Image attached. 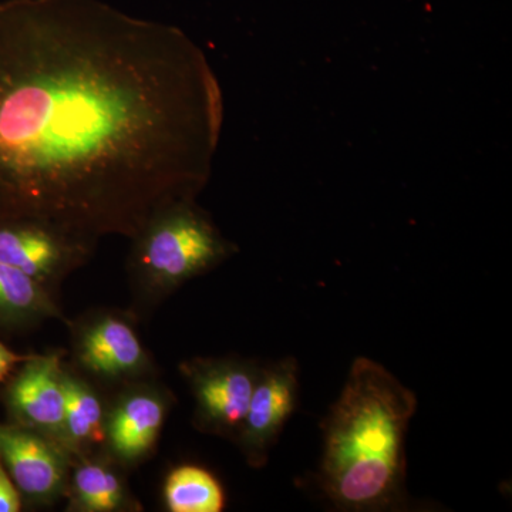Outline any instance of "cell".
I'll return each mask as SVG.
<instances>
[{"label": "cell", "instance_id": "cell-6", "mask_svg": "<svg viewBox=\"0 0 512 512\" xmlns=\"http://www.w3.org/2000/svg\"><path fill=\"white\" fill-rule=\"evenodd\" d=\"M174 402L156 377L116 390L107 400L103 451L124 470L140 466L156 450Z\"/></svg>", "mask_w": 512, "mask_h": 512}, {"label": "cell", "instance_id": "cell-10", "mask_svg": "<svg viewBox=\"0 0 512 512\" xmlns=\"http://www.w3.org/2000/svg\"><path fill=\"white\" fill-rule=\"evenodd\" d=\"M94 245L53 229L0 222V262L55 292L63 279L94 255Z\"/></svg>", "mask_w": 512, "mask_h": 512}, {"label": "cell", "instance_id": "cell-14", "mask_svg": "<svg viewBox=\"0 0 512 512\" xmlns=\"http://www.w3.org/2000/svg\"><path fill=\"white\" fill-rule=\"evenodd\" d=\"M164 504L171 512H221L224 488L210 471L185 464L165 478Z\"/></svg>", "mask_w": 512, "mask_h": 512}, {"label": "cell", "instance_id": "cell-9", "mask_svg": "<svg viewBox=\"0 0 512 512\" xmlns=\"http://www.w3.org/2000/svg\"><path fill=\"white\" fill-rule=\"evenodd\" d=\"M63 352L30 355L6 380L2 392L9 423L60 443L64 421ZM62 444V443H60Z\"/></svg>", "mask_w": 512, "mask_h": 512}, {"label": "cell", "instance_id": "cell-16", "mask_svg": "<svg viewBox=\"0 0 512 512\" xmlns=\"http://www.w3.org/2000/svg\"><path fill=\"white\" fill-rule=\"evenodd\" d=\"M29 357L30 355H19V353L13 352L0 342V384L6 382L19 365H22Z\"/></svg>", "mask_w": 512, "mask_h": 512}, {"label": "cell", "instance_id": "cell-7", "mask_svg": "<svg viewBox=\"0 0 512 512\" xmlns=\"http://www.w3.org/2000/svg\"><path fill=\"white\" fill-rule=\"evenodd\" d=\"M0 461L29 505H52L66 494L72 456L57 441L13 423H0Z\"/></svg>", "mask_w": 512, "mask_h": 512}, {"label": "cell", "instance_id": "cell-13", "mask_svg": "<svg viewBox=\"0 0 512 512\" xmlns=\"http://www.w3.org/2000/svg\"><path fill=\"white\" fill-rule=\"evenodd\" d=\"M50 319L64 320L55 292L0 262V330L25 332Z\"/></svg>", "mask_w": 512, "mask_h": 512}, {"label": "cell", "instance_id": "cell-15", "mask_svg": "<svg viewBox=\"0 0 512 512\" xmlns=\"http://www.w3.org/2000/svg\"><path fill=\"white\" fill-rule=\"evenodd\" d=\"M22 505L18 488L0 461V512H18L22 510Z\"/></svg>", "mask_w": 512, "mask_h": 512}, {"label": "cell", "instance_id": "cell-5", "mask_svg": "<svg viewBox=\"0 0 512 512\" xmlns=\"http://www.w3.org/2000/svg\"><path fill=\"white\" fill-rule=\"evenodd\" d=\"M261 366L242 357H192L180 365L194 397L192 423L210 436L234 441L247 414Z\"/></svg>", "mask_w": 512, "mask_h": 512}, {"label": "cell", "instance_id": "cell-3", "mask_svg": "<svg viewBox=\"0 0 512 512\" xmlns=\"http://www.w3.org/2000/svg\"><path fill=\"white\" fill-rule=\"evenodd\" d=\"M130 241L127 274L138 312L156 308L237 251L195 201L165 208Z\"/></svg>", "mask_w": 512, "mask_h": 512}, {"label": "cell", "instance_id": "cell-4", "mask_svg": "<svg viewBox=\"0 0 512 512\" xmlns=\"http://www.w3.org/2000/svg\"><path fill=\"white\" fill-rule=\"evenodd\" d=\"M73 367L99 389L116 392L154 379L156 366L128 313L99 309L70 323Z\"/></svg>", "mask_w": 512, "mask_h": 512}, {"label": "cell", "instance_id": "cell-1", "mask_svg": "<svg viewBox=\"0 0 512 512\" xmlns=\"http://www.w3.org/2000/svg\"><path fill=\"white\" fill-rule=\"evenodd\" d=\"M217 124L174 26L100 0L0 2V222L134 238L197 197Z\"/></svg>", "mask_w": 512, "mask_h": 512}, {"label": "cell", "instance_id": "cell-11", "mask_svg": "<svg viewBox=\"0 0 512 512\" xmlns=\"http://www.w3.org/2000/svg\"><path fill=\"white\" fill-rule=\"evenodd\" d=\"M124 468L106 453H93L72 457L66 494L67 510L77 512L138 511L140 505L134 500Z\"/></svg>", "mask_w": 512, "mask_h": 512}, {"label": "cell", "instance_id": "cell-2", "mask_svg": "<svg viewBox=\"0 0 512 512\" xmlns=\"http://www.w3.org/2000/svg\"><path fill=\"white\" fill-rule=\"evenodd\" d=\"M416 394L386 367L357 357L323 421L319 483L342 511H392L406 498V434Z\"/></svg>", "mask_w": 512, "mask_h": 512}, {"label": "cell", "instance_id": "cell-12", "mask_svg": "<svg viewBox=\"0 0 512 512\" xmlns=\"http://www.w3.org/2000/svg\"><path fill=\"white\" fill-rule=\"evenodd\" d=\"M63 384L66 403L60 443L72 457L103 450L106 394L66 363Z\"/></svg>", "mask_w": 512, "mask_h": 512}, {"label": "cell", "instance_id": "cell-8", "mask_svg": "<svg viewBox=\"0 0 512 512\" xmlns=\"http://www.w3.org/2000/svg\"><path fill=\"white\" fill-rule=\"evenodd\" d=\"M298 394L295 357L261 366L247 414L234 439L249 467L262 468L268 463L271 448L298 406Z\"/></svg>", "mask_w": 512, "mask_h": 512}]
</instances>
